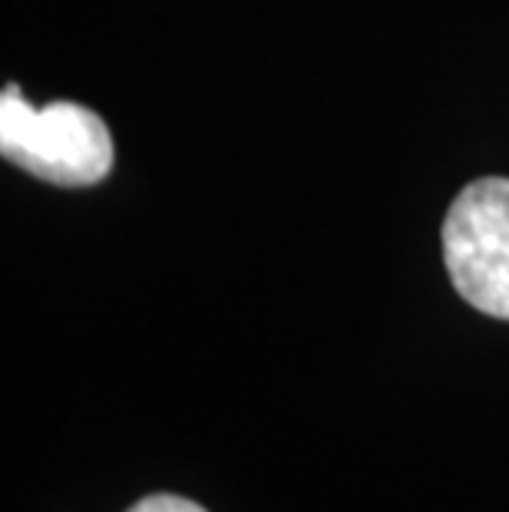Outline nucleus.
I'll list each match as a JSON object with an SVG mask.
<instances>
[{
  "label": "nucleus",
  "instance_id": "nucleus-1",
  "mask_svg": "<svg viewBox=\"0 0 509 512\" xmlns=\"http://www.w3.org/2000/svg\"><path fill=\"white\" fill-rule=\"evenodd\" d=\"M0 152L30 176L53 185H96L110 176L116 149L100 116L80 103L30 106L17 83L0 93Z\"/></svg>",
  "mask_w": 509,
  "mask_h": 512
},
{
  "label": "nucleus",
  "instance_id": "nucleus-2",
  "mask_svg": "<svg viewBox=\"0 0 509 512\" xmlns=\"http://www.w3.org/2000/svg\"><path fill=\"white\" fill-rule=\"evenodd\" d=\"M443 261L457 294L509 321V179H476L443 219Z\"/></svg>",
  "mask_w": 509,
  "mask_h": 512
},
{
  "label": "nucleus",
  "instance_id": "nucleus-3",
  "mask_svg": "<svg viewBox=\"0 0 509 512\" xmlns=\"http://www.w3.org/2000/svg\"><path fill=\"white\" fill-rule=\"evenodd\" d=\"M129 512H205L199 503H189L182 496H149L143 503H136Z\"/></svg>",
  "mask_w": 509,
  "mask_h": 512
}]
</instances>
